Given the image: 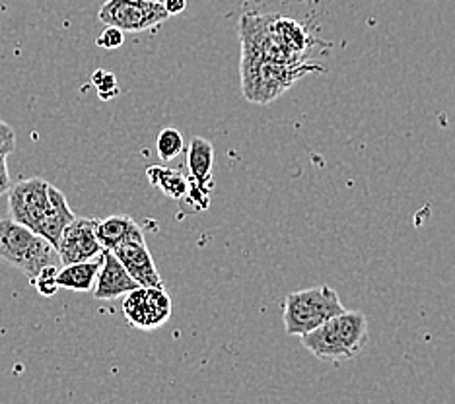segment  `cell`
<instances>
[{"mask_svg":"<svg viewBox=\"0 0 455 404\" xmlns=\"http://www.w3.org/2000/svg\"><path fill=\"white\" fill-rule=\"evenodd\" d=\"M314 67L302 68V65H283V62L242 55V82L245 98L255 103L273 101L284 90L291 88L304 72Z\"/></svg>","mask_w":455,"mask_h":404,"instance_id":"cell-5","label":"cell"},{"mask_svg":"<svg viewBox=\"0 0 455 404\" xmlns=\"http://www.w3.org/2000/svg\"><path fill=\"white\" fill-rule=\"evenodd\" d=\"M164 6L168 10L170 16H178L183 12L185 6H188V0H164Z\"/></svg>","mask_w":455,"mask_h":404,"instance_id":"cell-23","label":"cell"},{"mask_svg":"<svg viewBox=\"0 0 455 404\" xmlns=\"http://www.w3.org/2000/svg\"><path fill=\"white\" fill-rule=\"evenodd\" d=\"M98 18L101 24L119 28L125 34H140L160 26L170 14L158 0H108Z\"/></svg>","mask_w":455,"mask_h":404,"instance_id":"cell-6","label":"cell"},{"mask_svg":"<svg viewBox=\"0 0 455 404\" xmlns=\"http://www.w3.org/2000/svg\"><path fill=\"white\" fill-rule=\"evenodd\" d=\"M242 44L245 57L283 65H306L309 37L291 18L247 14L242 20Z\"/></svg>","mask_w":455,"mask_h":404,"instance_id":"cell-1","label":"cell"},{"mask_svg":"<svg viewBox=\"0 0 455 404\" xmlns=\"http://www.w3.org/2000/svg\"><path fill=\"white\" fill-rule=\"evenodd\" d=\"M16 150V132L8 123L0 121V154L10 155Z\"/></svg>","mask_w":455,"mask_h":404,"instance_id":"cell-21","label":"cell"},{"mask_svg":"<svg viewBox=\"0 0 455 404\" xmlns=\"http://www.w3.org/2000/svg\"><path fill=\"white\" fill-rule=\"evenodd\" d=\"M368 342V319L362 311H343L302 335V345L317 360L340 361L360 354Z\"/></svg>","mask_w":455,"mask_h":404,"instance_id":"cell-2","label":"cell"},{"mask_svg":"<svg viewBox=\"0 0 455 404\" xmlns=\"http://www.w3.org/2000/svg\"><path fill=\"white\" fill-rule=\"evenodd\" d=\"M0 258L34 280L47 266H60L57 247L12 218L0 220Z\"/></svg>","mask_w":455,"mask_h":404,"instance_id":"cell-3","label":"cell"},{"mask_svg":"<svg viewBox=\"0 0 455 404\" xmlns=\"http://www.w3.org/2000/svg\"><path fill=\"white\" fill-rule=\"evenodd\" d=\"M148 181L158 186V189L168 194L173 201H183L185 196L189 194L191 189V178H185L183 173L170 170V168H160V165H152L147 171Z\"/></svg>","mask_w":455,"mask_h":404,"instance_id":"cell-16","label":"cell"},{"mask_svg":"<svg viewBox=\"0 0 455 404\" xmlns=\"http://www.w3.org/2000/svg\"><path fill=\"white\" fill-rule=\"evenodd\" d=\"M156 150L164 162H172L183 152V137L178 129L168 127L158 134Z\"/></svg>","mask_w":455,"mask_h":404,"instance_id":"cell-17","label":"cell"},{"mask_svg":"<svg viewBox=\"0 0 455 404\" xmlns=\"http://www.w3.org/2000/svg\"><path fill=\"white\" fill-rule=\"evenodd\" d=\"M212 165H214L212 144L203 137H195L188 150V168L191 173V179L199 186H203V189H211Z\"/></svg>","mask_w":455,"mask_h":404,"instance_id":"cell-14","label":"cell"},{"mask_svg":"<svg viewBox=\"0 0 455 404\" xmlns=\"http://www.w3.org/2000/svg\"><path fill=\"white\" fill-rule=\"evenodd\" d=\"M92 82H94V86L98 88V93L101 99H113L119 93L117 88V78L113 72L108 70H96L94 75H92Z\"/></svg>","mask_w":455,"mask_h":404,"instance_id":"cell-19","label":"cell"},{"mask_svg":"<svg viewBox=\"0 0 455 404\" xmlns=\"http://www.w3.org/2000/svg\"><path fill=\"white\" fill-rule=\"evenodd\" d=\"M343 311L345 307L333 288L317 286L299 289L288 296L284 302V329L291 337H302Z\"/></svg>","mask_w":455,"mask_h":404,"instance_id":"cell-4","label":"cell"},{"mask_svg":"<svg viewBox=\"0 0 455 404\" xmlns=\"http://www.w3.org/2000/svg\"><path fill=\"white\" fill-rule=\"evenodd\" d=\"M111 251L119 258L121 265L127 268V273L137 280L139 286H150V288L164 286L162 276L158 273L156 265H154V258L147 247V242H144V235L123 242L117 247H113Z\"/></svg>","mask_w":455,"mask_h":404,"instance_id":"cell-10","label":"cell"},{"mask_svg":"<svg viewBox=\"0 0 455 404\" xmlns=\"http://www.w3.org/2000/svg\"><path fill=\"white\" fill-rule=\"evenodd\" d=\"M101 261L103 257L100 255L96 258H92V261L63 265V268H59L57 274L59 288L72 289V292H90L96 284V276L100 273Z\"/></svg>","mask_w":455,"mask_h":404,"instance_id":"cell-13","label":"cell"},{"mask_svg":"<svg viewBox=\"0 0 455 404\" xmlns=\"http://www.w3.org/2000/svg\"><path fill=\"white\" fill-rule=\"evenodd\" d=\"M96 234L101 247L109 249V251L123 242L144 235L142 227L131 216H109L103 218V220H98Z\"/></svg>","mask_w":455,"mask_h":404,"instance_id":"cell-15","label":"cell"},{"mask_svg":"<svg viewBox=\"0 0 455 404\" xmlns=\"http://www.w3.org/2000/svg\"><path fill=\"white\" fill-rule=\"evenodd\" d=\"M49 181L41 178H32L20 181L10 186L8 191V212L12 220L24 224L29 230L36 232L44 224L45 216L51 209Z\"/></svg>","mask_w":455,"mask_h":404,"instance_id":"cell-7","label":"cell"},{"mask_svg":"<svg viewBox=\"0 0 455 404\" xmlns=\"http://www.w3.org/2000/svg\"><path fill=\"white\" fill-rule=\"evenodd\" d=\"M8 155L0 154V196L8 194L10 186H12V181H10V173H8V163H6Z\"/></svg>","mask_w":455,"mask_h":404,"instance_id":"cell-22","label":"cell"},{"mask_svg":"<svg viewBox=\"0 0 455 404\" xmlns=\"http://www.w3.org/2000/svg\"><path fill=\"white\" fill-rule=\"evenodd\" d=\"M96 44L101 49H119L123 44H125V31H121L119 28H113V26H106V29H103L100 37L96 39Z\"/></svg>","mask_w":455,"mask_h":404,"instance_id":"cell-20","label":"cell"},{"mask_svg":"<svg viewBox=\"0 0 455 404\" xmlns=\"http://www.w3.org/2000/svg\"><path fill=\"white\" fill-rule=\"evenodd\" d=\"M123 315H125V319L134 329H160L172 317V299L164 286H139L132 292L125 294V299H123Z\"/></svg>","mask_w":455,"mask_h":404,"instance_id":"cell-8","label":"cell"},{"mask_svg":"<svg viewBox=\"0 0 455 404\" xmlns=\"http://www.w3.org/2000/svg\"><path fill=\"white\" fill-rule=\"evenodd\" d=\"M98 220L94 218H75L60 234V240L55 245L60 257V263L72 265L82 261H92L101 255L103 247L96 234Z\"/></svg>","mask_w":455,"mask_h":404,"instance_id":"cell-9","label":"cell"},{"mask_svg":"<svg viewBox=\"0 0 455 404\" xmlns=\"http://www.w3.org/2000/svg\"><path fill=\"white\" fill-rule=\"evenodd\" d=\"M60 266H47L41 271L32 282L37 288V292L45 297H53L59 292V282H57V274H59Z\"/></svg>","mask_w":455,"mask_h":404,"instance_id":"cell-18","label":"cell"},{"mask_svg":"<svg viewBox=\"0 0 455 404\" xmlns=\"http://www.w3.org/2000/svg\"><path fill=\"white\" fill-rule=\"evenodd\" d=\"M158 3H164V0H158Z\"/></svg>","mask_w":455,"mask_h":404,"instance_id":"cell-24","label":"cell"},{"mask_svg":"<svg viewBox=\"0 0 455 404\" xmlns=\"http://www.w3.org/2000/svg\"><path fill=\"white\" fill-rule=\"evenodd\" d=\"M101 257L103 261L96 276V284L92 288L94 289L96 299H116L132 292L134 288H139L137 280L127 273V268L121 265V261L113 255V251L103 249Z\"/></svg>","mask_w":455,"mask_h":404,"instance_id":"cell-11","label":"cell"},{"mask_svg":"<svg viewBox=\"0 0 455 404\" xmlns=\"http://www.w3.org/2000/svg\"><path fill=\"white\" fill-rule=\"evenodd\" d=\"M49 194H51V209H49V214L45 216L44 224L39 226L37 235L45 237L47 242L57 245L59 240H60V234H63L65 227L72 220H75L76 214L70 210L65 193L59 191L57 186L49 185Z\"/></svg>","mask_w":455,"mask_h":404,"instance_id":"cell-12","label":"cell"}]
</instances>
